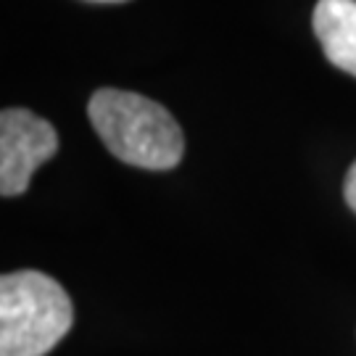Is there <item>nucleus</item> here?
<instances>
[{"instance_id": "nucleus-1", "label": "nucleus", "mask_w": 356, "mask_h": 356, "mask_svg": "<svg viewBox=\"0 0 356 356\" xmlns=\"http://www.w3.org/2000/svg\"><path fill=\"white\" fill-rule=\"evenodd\" d=\"M88 116L106 148L129 166L164 172L185 156L177 119L145 95L103 88L90 98Z\"/></svg>"}, {"instance_id": "nucleus-2", "label": "nucleus", "mask_w": 356, "mask_h": 356, "mask_svg": "<svg viewBox=\"0 0 356 356\" xmlns=\"http://www.w3.org/2000/svg\"><path fill=\"white\" fill-rule=\"evenodd\" d=\"M74 325V306L58 280L38 269L0 277V356H45Z\"/></svg>"}, {"instance_id": "nucleus-3", "label": "nucleus", "mask_w": 356, "mask_h": 356, "mask_svg": "<svg viewBox=\"0 0 356 356\" xmlns=\"http://www.w3.org/2000/svg\"><path fill=\"white\" fill-rule=\"evenodd\" d=\"M58 151V135L51 122L26 108H6L0 114V193L22 195L42 161Z\"/></svg>"}, {"instance_id": "nucleus-4", "label": "nucleus", "mask_w": 356, "mask_h": 356, "mask_svg": "<svg viewBox=\"0 0 356 356\" xmlns=\"http://www.w3.org/2000/svg\"><path fill=\"white\" fill-rule=\"evenodd\" d=\"M312 26L327 61L356 76V0H319Z\"/></svg>"}, {"instance_id": "nucleus-5", "label": "nucleus", "mask_w": 356, "mask_h": 356, "mask_svg": "<svg viewBox=\"0 0 356 356\" xmlns=\"http://www.w3.org/2000/svg\"><path fill=\"white\" fill-rule=\"evenodd\" d=\"M343 198L348 209L356 214V161L348 166V175H346V182H343Z\"/></svg>"}, {"instance_id": "nucleus-6", "label": "nucleus", "mask_w": 356, "mask_h": 356, "mask_svg": "<svg viewBox=\"0 0 356 356\" xmlns=\"http://www.w3.org/2000/svg\"><path fill=\"white\" fill-rule=\"evenodd\" d=\"M92 3H124V0H92Z\"/></svg>"}]
</instances>
